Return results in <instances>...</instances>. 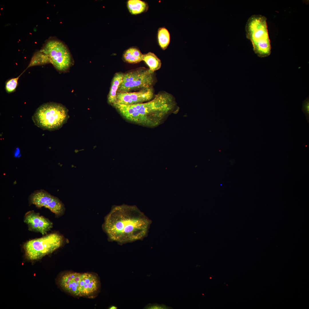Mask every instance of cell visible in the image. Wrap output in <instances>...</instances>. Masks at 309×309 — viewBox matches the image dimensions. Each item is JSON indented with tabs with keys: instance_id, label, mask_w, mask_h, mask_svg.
I'll list each match as a JSON object with an SVG mask.
<instances>
[{
	"instance_id": "cell-1",
	"label": "cell",
	"mask_w": 309,
	"mask_h": 309,
	"mask_svg": "<svg viewBox=\"0 0 309 309\" xmlns=\"http://www.w3.org/2000/svg\"><path fill=\"white\" fill-rule=\"evenodd\" d=\"M112 106L127 121L151 128L163 124L170 115L177 113L179 110L174 96L165 91L159 92L147 102Z\"/></svg>"
},
{
	"instance_id": "cell-2",
	"label": "cell",
	"mask_w": 309,
	"mask_h": 309,
	"mask_svg": "<svg viewBox=\"0 0 309 309\" xmlns=\"http://www.w3.org/2000/svg\"><path fill=\"white\" fill-rule=\"evenodd\" d=\"M150 223L136 207L123 205L112 208L105 218L104 227L110 239L124 243L143 237Z\"/></svg>"
},
{
	"instance_id": "cell-3",
	"label": "cell",
	"mask_w": 309,
	"mask_h": 309,
	"mask_svg": "<svg viewBox=\"0 0 309 309\" xmlns=\"http://www.w3.org/2000/svg\"><path fill=\"white\" fill-rule=\"evenodd\" d=\"M266 20L264 16L253 15L248 20L245 27L247 37L251 42L255 53L261 58L267 57L271 53Z\"/></svg>"
},
{
	"instance_id": "cell-4",
	"label": "cell",
	"mask_w": 309,
	"mask_h": 309,
	"mask_svg": "<svg viewBox=\"0 0 309 309\" xmlns=\"http://www.w3.org/2000/svg\"><path fill=\"white\" fill-rule=\"evenodd\" d=\"M68 109L56 103H44L36 110L32 117L34 124L43 130H53L60 128L68 118Z\"/></svg>"
},
{
	"instance_id": "cell-5",
	"label": "cell",
	"mask_w": 309,
	"mask_h": 309,
	"mask_svg": "<svg viewBox=\"0 0 309 309\" xmlns=\"http://www.w3.org/2000/svg\"><path fill=\"white\" fill-rule=\"evenodd\" d=\"M64 242L63 237L57 233L29 240L23 245L25 258L30 261L40 259L60 247Z\"/></svg>"
},
{
	"instance_id": "cell-6",
	"label": "cell",
	"mask_w": 309,
	"mask_h": 309,
	"mask_svg": "<svg viewBox=\"0 0 309 309\" xmlns=\"http://www.w3.org/2000/svg\"><path fill=\"white\" fill-rule=\"evenodd\" d=\"M154 72L149 68L141 67L124 73L117 93L131 92L153 87L155 82Z\"/></svg>"
},
{
	"instance_id": "cell-7",
	"label": "cell",
	"mask_w": 309,
	"mask_h": 309,
	"mask_svg": "<svg viewBox=\"0 0 309 309\" xmlns=\"http://www.w3.org/2000/svg\"><path fill=\"white\" fill-rule=\"evenodd\" d=\"M40 51L49 57L50 63L60 71H66L72 64L70 53L67 47L61 41L50 40Z\"/></svg>"
},
{
	"instance_id": "cell-8",
	"label": "cell",
	"mask_w": 309,
	"mask_h": 309,
	"mask_svg": "<svg viewBox=\"0 0 309 309\" xmlns=\"http://www.w3.org/2000/svg\"><path fill=\"white\" fill-rule=\"evenodd\" d=\"M31 204L38 208L45 207L49 209L57 216L64 214L65 208L62 202L55 197L43 190L35 191L29 197Z\"/></svg>"
},
{
	"instance_id": "cell-9",
	"label": "cell",
	"mask_w": 309,
	"mask_h": 309,
	"mask_svg": "<svg viewBox=\"0 0 309 309\" xmlns=\"http://www.w3.org/2000/svg\"><path fill=\"white\" fill-rule=\"evenodd\" d=\"M154 96L153 87L136 92H118L116 102L114 104L131 105L144 103L151 100Z\"/></svg>"
},
{
	"instance_id": "cell-10",
	"label": "cell",
	"mask_w": 309,
	"mask_h": 309,
	"mask_svg": "<svg viewBox=\"0 0 309 309\" xmlns=\"http://www.w3.org/2000/svg\"><path fill=\"white\" fill-rule=\"evenodd\" d=\"M81 273L66 271L59 276L58 283L64 291L75 296L81 297L79 290Z\"/></svg>"
},
{
	"instance_id": "cell-11",
	"label": "cell",
	"mask_w": 309,
	"mask_h": 309,
	"mask_svg": "<svg viewBox=\"0 0 309 309\" xmlns=\"http://www.w3.org/2000/svg\"><path fill=\"white\" fill-rule=\"evenodd\" d=\"M100 283L98 276L94 274L81 273L79 290L81 297L88 298L96 296L100 291Z\"/></svg>"
},
{
	"instance_id": "cell-12",
	"label": "cell",
	"mask_w": 309,
	"mask_h": 309,
	"mask_svg": "<svg viewBox=\"0 0 309 309\" xmlns=\"http://www.w3.org/2000/svg\"><path fill=\"white\" fill-rule=\"evenodd\" d=\"M24 221L27 225L29 230L40 233L43 235L46 234L53 225L52 223L48 219L33 211L26 213Z\"/></svg>"
},
{
	"instance_id": "cell-13",
	"label": "cell",
	"mask_w": 309,
	"mask_h": 309,
	"mask_svg": "<svg viewBox=\"0 0 309 309\" xmlns=\"http://www.w3.org/2000/svg\"><path fill=\"white\" fill-rule=\"evenodd\" d=\"M124 73L121 72L116 73L112 79L110 91L108 95V103L111 105L115 103L118 88L123 78Z\"/></svg>"
},
{
	"instance_id": "cell-14",
	"label": "cell",
	"mask_w": 309,
	"mask_h": 309,
	"mask_svg": "<svg viewBox=\"0 0 309 309\" xmlns=\"http://www.w3.org/2000/svg\"><path fill=\"white\" fill-rule=\"evenodd\" d=\"M127 6L130 12L133 15L145 12L148 8L146 3L140 0H129L127 1Z\"/></svg>"
},
{
	"instance_id": "cell-15",
	"label": "cell",
	"mask_w": 309,
	"mask_h": 309,
	"mask_svg": "<svg viewBox=\"0 0 309 309\" xmlns=\"http://www.w3.org/2000/svg\"><path fill=\"white\" fill-rule=\"evenodd\" d=\"M143 54L137 49L131 47L126 50L123 55V58L127 62L135 64L142 61Z\"/></svg>"
},
{
	"instance_id": "cell-16",
	"label": "cell",
	"mask_w": 309,
	"mask_h": 309,
	"mask_svg": "<svg viewBox=\"0 0 309 309\" xmlns=\"http://www.w3.org/2000/svg\"><path fill=\"white\" fill-rule=\"evenodd\" d=\"M142 61H144L148 66L149 69L152 72L158 70L161 67V60L153 53L149 52L143 54Z\"/></svg>"
},
{
	"instance_id": "cell-17",
	"label": "cell",
	"mask_w": 309,
	"mask_h": 309,
	"mask_svg": "<svg viewBox=\"0 0 309 309\" xmlns=\"http://www.w3.org/2000/svg\"><path fill=\"white\" fill-rule=\"evenodd\" d=\"M51 63L49 57L40 50L35 52L31 58L26 69L32 66Z\"/></svg>"
},
{
	"instance_id": "cell-18",
	"label": "cell",
	"mask_w": 309,
	"mask_h": 309,
	"mask_svg": "<svg viewBox=\"0 0 309 309\" xmlns=\"http://www.w3.org/2000/svg\"><path fill=\"white\" fill-rule=\"evenodd\" d=\"M158 38L160 47L163 50L166 49L170 42V34L168 30L164 27L159 28L158 31Z\"/></svg>"
},
{
	"instance_id": "cell-19",
	"label": "cell",
	"mask_w": 309,
	"mask_h": 309,
	"mask_svg": "<svg viewBox=\"0 0 309 309\" xmlns=\"http://www.w3.org/2000/svg\"><path fill=\"white\" fill-rule=\"evenodd\" d=\"M23 73L18 76L8 80L5 83V89L8 93H11L14 92L16 89L18 85L19 79Z\"/></svg>"
},
{
	"instance_id": "cell-20",
	"label": "cell",
	"mask_w": 309,
	"mask_h": 309,
	"mask_svg": "<svg viewBox=\"0 0 309 309\" xmlns=\"http://www.w3.org/2000/svg\"><path fill=\"white\" fill-rule=\"evenodd\" d=\"M302 110L305 114L306 118L308 123L309 122V100L307 98L303 102Z\"/></svg>"
},
{
	"instance_id": "cell-21",
	"label": "cell",
	"mask_w": 309,
	"mask_h": 309,
	"mask_svg": "<svg viewBox=\"0 0 309 309\" xmlns=\"http://www.w3.org/2000/svg\"><path fill=\"white\" fill-rule=\"evenodd\" d=\"M144 308L148 309H170L172 308L166 306L165 304H148Z\"/></svg>"
},
{
	"instance_id": "cell-22",
	"label": "cell",
	"mask_w": 309,
	"mask_h": 309,
	"mask_svg": "<svg viewBox=\"0 0 309 309\" xmlns=\"http://www.w3.org/2000/svg\"><path fill=\"white\" fill-rule=\"evenodd\" d=\"M19 153V150L18 148H17L15 152L14 155L15 157H17L18 154Z\"/></svg>"
},
{
	"instance_id": "cell-23",
	"label": "cell",
	"mask_w": 309,
	"mask_h": 309,
	"mask_svg": "<svg viewBox=\"0 0 309 309\" xmlns=\"http://www.w3.org/2000/svg\"><path fill=\"white\" fill-rule=\"evenodd\" d=\"M117 307L115 306H112L110 307L109 309H117Z\"/></svg>"
}]
</instances>
